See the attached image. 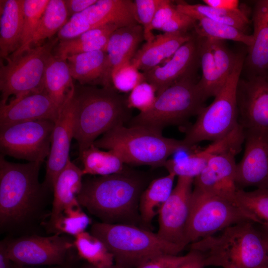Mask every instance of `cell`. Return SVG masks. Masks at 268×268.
Instances as JSON below:
<instances>
[{"label":"cell","instance_id":"obj_2","mask_svg":"<svg viewBox=\"0 0 268 268\" xmlns=\"http://www.w3.org/2000/svg\"><path fill=\"white\" fill-rule=\"evenodd\" d=\"M73 99V138L76 141L79 154L90 146L99 136L116 126L124 125L131 117L127 97L113 87L75 86Z\"/></svg>","mask_w":268,"mask_h":268},{"label":"cell","instance_id":"obj_14","mask_svg":"<svg viewBox=\"0 0 268 268\" xmlns=\"http://www.w3.org/2000/svg\"><path fill=\"white\" fill-rule=\"evenodd\" d=\"M194 178L178 177L176 186L158 213L157 234L164 240L184 249L190 215Z\"/></svg>","mask_w":268,"mask_h":268},{"label":"cell","instance_id":"obj_27","mask_svg":"<svg viewBox=\"0 0 268 268\" xmlns=\"http://www.w3.org/2000/svg\"><path fill=\"white\" fill-rule=\"evenodd\" d=\"M82 169L70 159L57 176L53 188L54 199L49 221L54 220L66 207L77 201L82 186Z\"/></svg>","mask_w":268,"mask_h":268},{"label":"cell","instance_id":"obj_15","mask_svg":"<svg viewBox=\"0 0 268 268\" xmlns=\"http://www.w3.org/2000/svg\"><path fill=\"white\" fill-rule=\"evenodd\" d=\"M244 154L236 165L237 190L268 188V131L244 130Z\"/></svg>","mask_w":268,"mask_h":268},{"label":"cell","instance_id":"obj_48","mask_svg":"<svg viewBox=\"0 0 268 268\" xmlns=\"http://www.w3.org/2000/svg\"><path fill=\"white\" fill-rule=\"evenodd\" d=\"M97 0H65L68 16L79 13L97 2Z\"/></svg>","mask_w":268,"mask_h":268},{"label":"cell","instance_id":"obj_9","mask_svg":"<svg viewBox=\"0 0 268 268\" xmlns=\"http://www.w3.org/2000/svg\"><path fill=\"white\" fill-rule=\"evenodd\" d=\"M59 41L51 39L41 45L32 47L21 55L0 61V104L7 103L10 96L19 98L43 91L46 67Z\"/></svg>","mask_w":268,"mask_h":268},{"label":"cell","instance_id":"obj_24","mask_svg":"<svg viewBox=\"0 0 268 268\" xmlns=\"http://www.w3.org/2000/svg\"><path fill=\"white\" fill-rule=\"evenodd\" d=\"M189 32L164 33L155 36L137 51L131 64L142 72L159 66L172 57L176 51L194 36Z\"/></svg>","mask_w":268,"mask_h":268},{"label":"cell","instance_id":"obj_12","mask_svg":"<svg viewBox=\"0 0 268 268\" xmlns=\"http://www.w3.org/2000/svg\"><path fill=\"white\" fill-rule=\"evenodd\" d=\"M73 240L60 234L31 236L5 242L8 257L15 264L25 266H67Z\"/></svg>","mask_w":268,"mask_h":268},{"label":"cell","instance_id":"obj_41","mask_svg":"<svg viewBox=\"0 0 268 268\" xmlns=\"http://www.w3.org/2000/svg\"><path fill=\"white\" fill-rule=\"evenodd\" d=\"M162 0H135V11L137 22L143 29L144 39L146 42L152 40L155 36L152 33V22Z\"/></svg>","mask_w":268,"mask_h":268},{"label":"cell","instance_id":"obj_26","mask_svg":"<svg viewBox=\"0 0 268 268\" xmlns=\"http://www.w3.org/2000/svg\"><path fill=\"white\" fill-rule=\"evenodd\" d=\"M23 0H0V57L5 60L20 47L23 24Z\"/></svg>","mask_w":268,"mask_h":268},{"label":"cell","instance_id":"obj_39","mask_svg":"<svg viewBox=\"0 0 268 268\" xmlns=\"http://www.w3.org/2000/svg\"><path fill=\"white\" fill-rule=\"evenodd\" d=\"M111 34L92 40L77 43H72L69 40L59 41L54 49L53 54L67 60L68 56L80 53L101 50L106 51Z\"/></svg>","mask_w":268,"mask_h":268},{"label":"cell","instance_id":"obj_19","mask_svg":"<svg viewBox=\"0 0 268 268\" xmlns=\"http://www.w3.org/2000/svg\"><path fill=\"white\" fill-rule=\"evenodd\" d=\"M200 65L197 38L193 37L184 44L163 65L142 72L145 81L156 89L157 95L185 78L194 77Z\"/></svg>","mask_w":268,"mask_h":268},{"label":"cell","instance_id":"obj_21","mask_svg":"<svg viewBox=\"0 0 268 268\" xmlns=\"http://www.w3.org/2000/svg\"><path fill=\"white\" fill-rule=\"evenodd\" d=\"M244 141V130L239 124L228 135L212 141L205 148L183 158L168 159L164 167L176 177L195 178L205 168L213 156L232 150H241Z\"/></svg>","mask_w":268,"mask_h":268},{"label":"cell","instance_id":"obj_13","mask_svg":"<svg viewBox=\"0 0 268 268\" xmlns=\"http://www.w3.org/2000/svg\"><path fill=\"white\" fill-rule=\"evenodd\" d=\"M137 24L134 1L97 0L83 11L71 16L60 34L63 39L70 40L103 25L114 24L121 28Z\"/></svg>","mask_w":268,"mask_h":268},{"label":"cell","instance_id":"obj_8","mask_svg":"<svg viewBox=\"0 0 268 268\" xmlns=\"http://www.w3.org/2000/svg\"><path fill=\"white\" fill-rule=\"evenodd\" d=\"M205 100L194 77L185 78L157 94L151 108L133 118L130 126L162 132L166 126L181 124L198 115Z\"/></svg>","mask_w":268,"mask_h":268},{"label":"cell","instance_id":"obj_29","mask_svg":"<svg viewBox=\"0 0 268 268\" xmlns=\"http://www.w3.org/2000/svg\"><path fill=\"white\" fill-rule=\"evenodd\" d=\"M176 176L171 173L153 180L141 194L139 213L141 222L151 226L155 216L171 195Z\"/></svg>","mask_w":268,"mask_h":268},{"label":"cell","instance_id":"obj_44","mask_svg":"<svg viewBox=\"0 0 268 268\" xmlns=\"http://www.w3.org/2000/svg\"><path fill=\"white\" fill-rule=\"evenodd\" d=\"M196 22L194 18L177 10L161 30L164 33L188 32L194 28Z\"/></svg>","mask_w":268,"mask_h":268},{"label":"cell","instance_id":"obj_42","mask_svg":"<svg viewBox=\"0 0 268 268\" xmlns=\"http://www.w3.org/2000/svg\"><path fill=\"white\" fill-rule=\"evenodd\" d=\"M157 97L155 88L146 81H143L136 86L127 97V103L131 109L136 108L140 112L149 110L153 105Z\"/></svg>","mask_w":268,"mask_h":268},{"label":"cell","instance_id":"obj_40","mask_svg":"<svg viewBox=\"0 0 268 268\" xmlns=\"http://www.w3.org/2000/svg\"><path fill=\"white\" fill-rule=\"evenodd\" d=\"M207 39L217 69L221 80L225 83L233 69L236 55L231 52L223 41Z\"/></svg>","mask_w":268,"mask_h":268},{"label":"cell","instance_id":"obj_53","mask_svg":"<svg viewBox=\"0 0 268 268\" xmlns=\"http://www.w3.org/2000/svg\"><path fill=\"white\" fill-rule=\"evenodd\" d=\"M82 268H96L95 267H93L89 264H88V266H86V267H84ZM124 268L118 265H117L116 264H115L114 265H113V266H111V267H107V268Z\"/></svg>","mask_w":268,"mask_h":268},{"label":"cell","instance_id":"obj_1","mask_svg":"<svg viewBox=\"0 0 268 268\" xmlns=\"http://www.w3.org/2000/svg\"><path fill=\"white\" fill-rule=\"evenodd\" d=\"M142 187L140 179L124 171L84 180L77 199L102 222L136 225Z\"/></svg>","mask_w":268,"mask_h":268},{"label":"cell","instance_id":"obj_28","mask_svg":"<svg viewBox=\"0 0 268 268\" xmlns=\"http://www.w3.org/2000/svg\"><path fill=\"white\" fill-rule=\"evenodd\" d=\"M72 79L67 60L53 53L45 68L43 85L59 110L74 89Z\"/></svg>","mask_w":268,"mask_h":268},{"label":"cell","instance_id":"obj_37","mask_svg":"<svg viewBox=\"0 0 268 268\" xmlns=\"http://www.w3.org/2000/svg\"><path fill=\"white\" fill-rule=\"evenodd\" d=\"M49 0H23V24L20 45L8 58L19 56L31 48V42Z\"/></svg>","mask_w":268,"mask_h":268},{"label":"cell","instance_id":"obj_52","mask_svg":"<svg viewBox=\"0 0 268 268\" xmlns=\"http://www.w3.org/2000/svg\"><path fill=\"white\" fill-rule=\"evenodd\" d=\"M266 246L268 256V232L262 228L260 229Z\"/></svg>","mask_w":268,"mask_h":268},{"label":"cell","instance_id":"obj_5","mask_svg":"<svg viewBox=\"0 0 268 268\" xmlns=\"http://www.w3.org/2000/svg\"><path fill=\"white\" fill-rule=\"evenodd\" d=\"M96 147L113 150L126 164L164 166L172 154L190 148L183 140L164 136L162 132L142 126H116L93 143Z\"/></svg>","mask_w":268,"mask_h":268},{"label":"cell","instance_id":"obj_46","mask_svg":"<svg viewBox=\"0 0 268 268\" xmlns=\"http://www.w3.org/2000/svg\"><path fill=\"white\" fill-rule=\"evenodd\" d=\"M177 11L175 5L169 0H162L154 16L152 27L161 30L163 26Z\"/></svg>","mask_w":268,"mask_h":268},{"label":"cell","instance_id":"obj_17","mask_svg":"<svg viewBox=\"0 0 268 268\" xmlns=\"http://www.w3.org/2000/svg\"><path fill=\"white\" fill-rule=\"evenodd\" d=\"M74 89L60 109L55 122L51 135L50 151L46 161V175L43 183L47 190L53 191L57 176L70 159V144L74 137Z\"/></svg>","mask_w":268,"mask_h":268},{"label":"cell","instance_id":"obj_31","mask_svg":"<svg viewBox=\"0 0 268 268\" xmlns=\"http://www.w3.org/2000/svg\"><path fill=\"white\" fill-rule=\"evenodd\" d=\"M202 76L198 85L206 100L215 97L224 85L215 66L207 38L196 34Z\"/></svg>","mask_w":268,"mask_h":268},{"label":"cell","instance_id":"obj_10","mask_svg":"<svg viewBox=\"0 0 268 268\" xmlns=\"http://www.w3.org/2000/svg\"><path fill=\"white\" fill-rule=\"evenodd\" d=\"M245 221L260 224L254 215L235 203L194 189L186 231L187 245Z\"/></svg>","mask_w":268,"mask_h":268},{"label":"cell","instance_id":"obj_25","mask_svg":"<svg viewBox=\"0 0 268 268\" xmlns=\"http://www.w3.org/2000/svg\"><path fill=\"white\" fill-rule=\"evenodd\" d=\"M143 39V29L139 24L118 28L111 34L106 52L112 79L121 68L131 63Z\"/></svg>","mask_w":268,"mask_h":268},{"label":"cell","instance_id":"obj_22","mask_svg":"<svg viewBox=\"0 0 268 268\" xmlns=\"http://www.w3.org/2000/svg\"><path fill=\"white\" fill-rule=\"evenodd\" d=\"M253 42L248 47L244 66L249 76L268 74V0H257L252 14Z\"/></svg>","mask_w":268,"mask_h":268},{"label":"cell","instance_id":"obj_35","mask_svg":"<svg viewBox=\"0 0 268 268\" xmlns=\"http://www.w3.org/2000/svg\"><path fill=\"white\" fill-rule=\"evenodd\" d=\"M81 206L77 201L66 207L54 220L49 221L50 231L74 237L84 232L91 220Z\"/></svg>","mask_w":268,"mask_h":268},{"label":"cell","instance_id":"obj_4","mask_svg":"<svg viewBox=\"0 0 268 268\" xmlns=\"http://www.w3.org/2000/svg\"><path fill=\"white\" fill-rule=\"evenodd\" d=\"M42 163H16L0 155V226L21 224L36 211L47 189L39 181Z\"/></svg>","mask_w":268,"mask_h":268},{"label":"cell","instance_id":"obj_20","mask_svg":"<svg viewBox=\"0 0 268 268\" xmlns=\"http://www.w3.org/2000/svg\"><path fill=\"white\" fill-rule=\"evenodd\" d=\"M59 111L45 90L14 98L0 104V129L29 121L55 122Z\"/></svg>","mask_w":268,"mask_h":268},{"label":"cell","instance_id":"obj_54","mask_svg":"<svg viewBox=\"0 0 268 268\" xmlns=\"http://www.w3.org/2000/svg\"><path fill=\"white\" fill-rule=\"evenodd\" d=\"M258 268H268V264L262 266L261 267H260Z\"/></svg>","mask_w":268,"mask_h":268},{"label":"cell","instance_id":"obj_11","mask_svg":"<svg viewBox=\"0 0 268 268\" xmlns=\"http://www.w3.org/2000/svg\"><path fill=\"white\" fill-rule=\"evenodd\" d=\"M55 122L44 120L0 129V154L42 163L49 156Z\"/></svg>","mask_w":268,"mask_h":268},{"label":"cell","instance_id":"obj_43","mask_svg":"<svg viewBox=\"0 0 268 268\" xmlns=\"http://www.w3.org/2000/svg\"><path fill=\"white\" fill-rule=\"evenodd\" d=\"M143 81H145L142 72L131 64L121 68L112 77L113 87L123 92H131Z\"/></svg>","mask_w":268,"mask_h":268},{"label":"cell","instance_id":"obj_6","mask_svg":"<svg viewBox=\"0 0 268 268\" xmlns=\"http://www.w3.org/2000/svg\"><path fill=\"white\" fill-rule=\"evenodd\" d=\"M90 233L104 243L113 255L115 264L124 268H136L160 255H178L184 249L157 233L132 224L95 223Z\"/></svg>","mask_w":268,"mask_h":268},{"label":"cell","instance_id":"obj_16","mask_svg":"<svg viewBox=\"0 0 268 268\" xmlns=\"http://www.w3.org/2000/svg\"><path fill=\"white\" fill-rule=\"evenodd\" d=\"M236 98L238 122L244 130L268 131V74L240 78Z\"/></svg>","mask_w":268,"mask_h":268},{"label":"cell","instance_id":"obj_34","mask_svg":"<svg viewBox=\"0 0 268 268\" xmlns=\"http://www.w3.org/2000/svg\"><path fill=\"white\" fill-rule=\"evenodd\" d=\"M68 16L65 0H49L40 19L31 42V48L42 45L51 39L67 21Z\"/></svg>","mask_w":268,"mask_h":268},{"label":"cell","instance_id":"obj_3","mask_svg":"<svg viewBox=\"0 0 268 268\" xmlns=\"http://www.w3.org/2000/svg\"><path fill=\"white\" fill-rule=\"evenodd\" d=\"M254 222L245 221L227 227L190 244L199 252L205 266L223 268H258L268 264V256L261 231Z\"/></svg>","mask_w":268,"mask_h":268},{"label":"cell","instance_id":"obj_36","mask_svg":"<svg viewBox=\"0 0 268 268\" xmlns=\"http://www.w3.org/2000/svg\"><path fill=\"white\" fill-rule=\"evenodd\" d=\"M195 33L208 39L224 41L232 40L241 42L250 47L253 42L252 35L224 24L219 23L204 17L196 20Z\"/></svg>","mask_w":268,"mask_h":268},{"label":"cell","instance_id":"obj_45","mask_svg":"<svg viewBox=\"0 0 268 268\" xmlns=\"http://www.w3.org/2000/svg\"><path fill=\"white\" fill-rule=\"evenodd\" d=\"M186 257V255L182 256L160 255L145 261L136 268H174L182 262Z\"/></svg>","mask_w":268,"mask_h":268},{"label":"cell","instance_id":"obj_30","mask_svg":"<svg viewBox=\"0 0 268 268\" xmlns=\"http://www.w3.org/2000/svg\"><path fill=\"white\" fill-rule=\"evenodd\" d=\"M83 175L108 176L125 171L123 158L113 150H101L93 144L79 154Z\"/></svg>","mask_w":268,"mask_h":268},{"label":"cell","instance_id":"obj_33","mask_svg":"<svg viewBox=\"0 0 268 268\" xmlns=\"http://www.w3.org/2000/svg\"><path fill=\"white\" fill-rule=\"evenodd\" d=\"M73 244L78 257L97 268H105L115 264L113 255L98 238L86 231L74 237Z\"/></svg>","mask_w":268,"mask_h":268},{"label":"cell","instance_id":"obj_38","mask_svg":"<svg viewBox=\"0 0 268 268\" xmlns=\"http://www.w3.org/2000/svg\"><path fill=\"white\" fill-rule=\"evenodd\" d=\"M235 202L254 215L261 228L268 232V188L252 191L237 190Z\"/></svg>","mask_w":268,"mask_h":268},{"label":"cell","instance_id":"obj_51","mask_svg":"<svg viewBox=\"0 0 268 268\" xmlns=\"http://www.w3.org/2000/svg\"><path fill=\"white\" fill-rule=\"evenodd\" d=\"M12 268H33L30 267L29 266H21L15 264L13 263V266ZM46 268H70L68 265L67 266H52L51 267H48Z\"/></svg>","mask_w":268,"mask_h":268},{"label":"cell","instance_id":"obj_32","mask_svg":"<svg viewBox=\"0 0 268 268\" xmlns=\"http://www.w3.org/2000/svg\"><path fill=\"white\" fill-rule=\"evenodd\" d=\"M177 10L186 14L196 20L204 17L211 20L236 27L246 33L249 24L247 16L242 11L223 10L205 4H191L178 2L175 5Z\"/></svg>","mask_w":268,"mask_h":268},{"label":"cell","instance_id":"obj_47","mask_svg":"<svg viewBox=\"0 0 268 268\" xmlns=\"http://www.w3.org/2000/svg\"><path fill=\"white\" fill-rule=\"evenodd\" d=\"M205 267L203 256L199 252L190 250L185 260L174 268H204Z\"/></svg>","mask_w":268,"mask_h":268},{"label":"cell","instance_id":"obj_50","mask_svg":"<svg viewBox=\"0 0 268 268\" xmlns=\"http://www.w3.org/2000/svg\"><path fill=\"white\" fill-rule=\"evenodd\" d=\"M13 262L8 257L6 248V243L1 241L0 243V268H12Z\"/></svg>","mask_w":268,"mask_h":268},{"label":"cell","instance_id":"obj_49","mask_svg":"<svg viewBox=\"0 0 268 268\" xmlns=\"http://www.w3.org/2000/svg\"><path fill=\"white\" fill-rule=\"evenodd\" d=\"M205 5L223 10L238 12L241 11L237 0H203Z\"/></svg>","mask_w":268,"mask_h":268},{"label":"cell","instance_id":"obj_23","mask_svg":"<svg viewBox=\"0 0 268 268\" xmlns=\"http://www.w3.org/2000/svg\"><path fill=\"white\" fill-rule=\"evenodd\" d=\"M67 60L72 78L77 80L80 85L99 84L103 87H113L106 51L73 55L68 56Z\"/></svg>","mask_w":268,"mask_h":268},{"label":"cell","instance_id":"obj_7","mask_svg":"<svg viewBox=\"0 0 268 268\" xmlns=\"http://www.w3.org/2000/svg\"><path fill=\"white\" fill-rule=\"evenodd\" d=\"M245 57L236 54L233 69L212 102L204 106L195 123L187 131L183 139L191 149L204 140L214 141L230 134L238 125L236 91Z\"/></svg>","mask_w":268,"mask_h":268},{"label":"cell","instance_id":"obj_18","mask_svg":"<svg viewBox=\"0 0 268 268\" xmlns=\"http://www.w3.org/2000/svg\"><path fill=\"white\" fill-rule=\"evenodd\" d=\"M240 151L232 150L211 157L201 173L194 179V189L235 203L237 191L235 156Z\"/></svg>","mask_w":268,"mask_h":268}]
</instances>
